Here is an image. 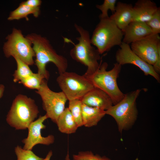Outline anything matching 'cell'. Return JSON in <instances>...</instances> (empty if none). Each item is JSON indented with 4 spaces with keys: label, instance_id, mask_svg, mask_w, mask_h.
<instances>
[{
    "label": "cell",
    "instance_id": "cell-1",
    "mask_svg": "<svg viewBox=\"0 0 160 160\" xmlns=\"http://www.w3.org/2000/svg\"><path fill=\"white\" fill-rule=\"evenodd\" d=\"M25 36L33 45L36 57L34 63L38 68V73L48 80L49 74L46 69V65L49 62L55 65L59 74L66 71L68 67L67 59L56 52L46 37L34 33L28 34Z\"/></svg>",
    "mask_w": 160,
    "mask_h": 160
},
{
    "label": "cell",
    "instance_id": "cell-2",
    "mask_svg": "<svg viewBox=\"0 0 160 160\" xmlns=\"http://www.w3.org/2000/svg\"><path fill=\"white\" fill-rule=\"evenodd\" d=\"M74 26L79 36L76 38L78 42L71 50L70 55L73 60L87 67V70L84 75L92 74L100 66L98 61L100 54L92 45L89 31L76 24Z\"/></svg>",
    "mask_w": 160,
    "mask_h": 160
},
{
    "label": "cell",
    "instance_id": "cell-3",
    "mask_svg": "<svg viewBox=\"0 0 160 160\" xmlns=\"http://www.w3.org/2000/svg\"><path fill=\"white\" fill-rule=\"evenodd\" d=\"M38 108L34 100L19 94L13 100L7 116V124L16 130H24L37 117Z\"/></svg>",
    "mask_w": 160,
    "mask_h": 160
},
{
    "label": "cell",
    "instance_id": "cell-4",
    "mask_svg": "<svg viewBox=\"0 0 160 160\" xmlns=\"http://www.w3.org/2000/svg\"><path fill=\"white\" fill-rule=\"evenodd\" d=\"M108 66L107 63L104 62L100 64L99 68L93 74L83 75L91 82L95 87L106 93L114 105L120 101L125 95L119 89L117 81L121 65L116 63L113 68L109 71L107 70Z\"/></svg>",
    "mask_w": 160,
    "mask_h": 160
},
{
    "label": "cell",
    "instance_id": "cell-5",
    "mask_svg": "<svg viewBox=\"0 0 160 160\" xmlns=\"http://www.w3.org/2000/svg\"><path fill=\"white\" fill-rule=\"evenodd\" d=\"M141 91L137 89L125 94L120 101L105 111L106 114L114 119L121 133L131 128L137 119L138 113L136 100Z\"/></svg>",
    "mask_w": 160,
    "mask_h": 160
},
{
    "label": "cell",
    "instance_id": "cell-6",
    "mask_svg": "<svg viewBox=\"0 0 160 160\" xmlns=\"http://www.w3.org/2000/svg\"><path fill=\"white\" fill-rule=\"evenodd\" d=\"M100 20L91 37V42L102 54L116 46H120L124 33L109 17Z\"/></svg>",
    "mask_w": 160,
    "mask_h": 160
},
{
    "label": "cell",
    "instance_id": "cell-7",
    "mask_svg": "<svg viewBox=\"0 0 160 160\" xmlns=\"http://www.w3.org/2000/svg\"><path fill=\"white\" fill-rule=\"evenodd\" d=\"M3 46L5 56L17 58L29 65L34 63V52L31 41L25 37L21 31L14 28L11 34L6 37Z\"/></svg>",
    "mask_w": 160,
    "mask_h": 160
},
{
    "label": "cell",
    "instance_id": "cell-8",
    "mask_svg": "<svg viewBox=\"0 0 160 160\" xmlns=\"http://www.w3.org/2000/svg\"><path fill=\"white\" fill-rule=\"evenodd\" d=\"M56 81L62 92L68 101L80 100L94 86L84 75L66 71L61 73Z\"/></svg>",
    "mask_w": 160,
    "mask_h": 160
},
{
    "label": "cell",
    "instance_id": "cell-9",
    "mask_svg": "<svg viewBox=\"0 0 160 160\" xmlns=\"http://www.w3.org/2000/svg\"><path fill=\"white\" fill-rule=\"evenodd\" d=\"M36 92L41 97L46 115L56 123L65 108V104L68 100L65 96L62 91L56 92L52 90L45 79L43 80L40 88Z\"/></svg>",
    "mask_w": 160,
    "mask_h": 160
},
{
    "label": "cell",
    "instance_id": "cell-10",
    "mask_svg": "<svg viewBox=\"0 0 160 160\" xmlns=\"http://www.w3.org/2000/svg\"><path fill=\"white\" fill-rule=\"evenodd\" d=\"M130 47L138 56L153 66L160 54V36L152 33L132 43Z\"/></svg>",
    "mask_w": 160,
    "mask_h": 160
},
{
    "label": "cell",
    "instance_id": "cell-11",
    "mask_svg": "<svg viewBox=\"0 0 160 160\" xmlns=\"http://www.w3.org/2000/svg\"><path fill=\"white\" fill-rule=\"evenodd\" d=\"M117 51L115 59L117 63L121 66L126 64H132L139 68L145 76L151 75L159 82L160 81L159 75L154 71L152 65L143 60L131 49L129 44L123 42Z\"/></svg>",
    "mask_w": 160,
    "mask_h": 160
},
{
    "label": "cell",
    "instance_id": "cell-12",
    "mask_svg": "<svg viewBox=\"0 0 160 160\" xmlns=\"http://www.w3.org/2000/svg\"><path fill=\"white\" fill-rule=\"evenodd\" d=\"M47 119L45 114L40 116L29 125L27 128L28 129L27 137L22 141L24 144L23 148V149L32 150L36 145L40 144L48 145L54 143L55 139L53 135H50L44 137L41 134V130L46 127L43 123Z\"/></svg>",
    "mask_w": 160,
    "mask_h": 160
},
{
    "label": "cell",
    "instance_id": "cell-13",
    "mask_svg": "<svg viewBox=\"0 0 160 160\" xmlns=\"http://www.w3.org/2000/svg\"><path fill=\"white\" fill-rule=\"evenodd\" d=\"M82 104L106 111L113 105L110 97L102 90L94 87L80 100Z\"/></svg>",
    "mask_w": 160,
    "mask_h": 160
},
{
    "label": "cell",
    "instance_id": "cell-14",
    "mask_svg": "<svg viewBox=\"0 0 160 160\" xmlns=\"http://www.w3.org/2000/svg\"><path fill=\"white\" fill-rule=\"evenodd\" d=\"M122 42L129 44L152 33L146 23L133 21L123 31Z\"/></svg>",
    "mask_w": 160,
    "mask_h": 160
},
{
    "label": "cell",
    "instance_id": "cell-15",
    "mask_svg": "<svg viewBox=\"0 0 160 160\" xmlns=\"http://www.w3.org/2000/svg\"><path fill=\"white\" fill-rule=\"evenodd\" d=\"M133 7L131 4L118 2L115 12L110 18L123 32L133 20Z\"/></svg>",
    "mask_w": 160,
    "mask_h": 160
},
{
    "label": "cell",
    "instance_id": "cell-16",
    "mask_svg": "<svg viewBox=\"0 0 160 160\" xmlns=\"http://www.w3.org/2000/svg\"><path fill=\"white\" fill-rule=\"evenodd\" d=\"M156 4L151 0H138L133 7L132 21L146 23L158 8Z\"/></svg>",
    "mask_w": 160,
    "mask_h": 160
},
{
    "label": "cell",
    "instance_id": "cell-17",
    "mask_svg": "<svg viewBox=\"0 0 160 160\" xmlns=\"http://www.w3.org/2000/svg\"><path fill=\"white\" fill-rule=\"evenodd\" d=\"M83 126L89 127L96 126L106 114L105 111L82 103Z\"/></svg>",
    "mask_w": 160,
    "mask_h": 160
},
{
    "label": "cell",
    "instance_id": "cell-18",
    "mask_svg": "<svg viewBox=\"0 0 160 160\" xmlns=\"http://www.w3.org/2000/svg\"><path fill=\"white\" fill-rule=\"evenodd\" d=\"M59 130L68 134L75 133L79 127L68 108H65L56 123Z\"/></svg>",
    "mask_w": 160,
    "mask_h": 160
},
{
    "label": "cell",
    "instance_id": "cell-19",
    "mask_svg": "<svg viewBox=\"0 0 160 160\" xmlns=\"http://www.w3.org/2000/svg\"><path fill=\"white\" fill-rule=\"evenodd\" d=\"M40 13V7H33L20 3L18 7L11 12L8 20H13L25 18L28 20V16L29 15L32 14L34 17H37Z\"/></svg>",
    "mask_w": 160,
    "mask_h": 160
},
{
    "label": "cell",
    "instance_id": "cell-20",
    "mask_svg": "<svg viewBox=\"0 0 160 160\" xmlns=\"http://www.w3.org/2000/svg\"><path fill=\"white\" fill-rule=\"evenodd\" d=\"M14 59L16 63L17 68L13 75V81L16 83L27 78L33 73L29 65L17 58Z\"/></svg>",
    "mask_w": 160,
    "mask_h": 160
},
{
    "label": "cell",
    "instance_id": "cell-21",
    "mask_svg": "<svg viewBox=\"0 0 160 160\" xmlns=\"http://www.w3.org/2000/svg\"><path fill=\"white\" fill-rule=\"evenodd\" d=\"M82 103L80 100L69 101L68 108L79 127L83 126Z\"/></svg>",
    "mask_w": 160,
    "mask_h": 160
},
{
    "label": "cell",
    "instance_id": "cell-22",
    "mask_svg": "<svg viewBox=\"0 0 160 160\" xmlns=\"http://www.w3.org/2000/svg\"><path fill=\"white\" fill-rule=\"evenodd\" d=\"M44 79H45L42 75L38 73H33L29 76L18 83L22 84L27 88L32 89H35L37 90L40 88Z\"/></svg>",
    "mask_w": 160,
    "mask_h": 160
},
{
    "label": "cell",
    "instance_id": "cell-23",
    "mask_svg": "<svg viewBox=\"0 0 160 160\" xmlns=\"http://www.w3.org/2000/svg\"><path fill=\"white\" fill-rule=\"evenodd\" d=\"M15 152L17 160H43V159L36 155L31 150L23 149L18 145L15 147Z\"/></svg>",
    "mask_w": 160,
    "mask_h": 160
},
{
    "label": "cell",
    "instance_id": "cell-24",
    "mask_svg": "<svg viewBox=\"0 0 160 160\" xmlns=\"http://www.w3.org/2000/svg\"><path fill=\"white\" fill-rule=\"evenodd\" d=\"M116 2V0H104L102 4L96 5V8L100 10L101 12L99 15L100 19L109 17L108 15V11L109 10L113 13L114 12Z\"/></svg>",
    "mask_w": 160,
    "mask_h": 160
},
{
    "label": "cell",
    "instance_id": "cell-25",
    "mask_svg": "<svg viewBox=\"0 0 160 160\" xmlns=\"http://www.w3.org/2000/svg\"><path fill=\"white\" fill-rule=\"evenodd\" d=\"M73 160H111L105 156H101L98 154H94L91 151H81L77 154H73Z\"/></svg>",
    "mask_w": 160,
    "mask_h": 160
},
{
    "label": "cell",
    "instance_id": "cell-26",
    "mask_svg": "<svg viewBox=\"0 0 160 160\" xmlns=\"http://www.w3.org/2000/svg\"><path fill=\"white\" fill-rule=\"evenodd\" d=\"M146 23L151 29L153 33L159 34L160 33V7L152 18Z\"/></svg>",
    "mask_w": 160,
    "mask_h": 160
},
{
    "label": "cell",
    "instance_id": "cell-27",
    "mask_svg": "<svg viewBox=\"0 0 160 160\" xmlns=\"http://www.w3.org/2000/svg\"><path fill=\"white\" fill-rule=\"evenodd\" d=\"M41 3L42 1L40 0H27L20 3L30 7H40Z\"/></svg>",
    "mask_w": 160,
    "mask_h": 160
},
{
    "label": "cell",
    "instance_id": "cell-28",
    "mask_svg": "<svg viewBox=\"0 0 160 160\" xmlns=\"http://www.w3.org/2000/svg\"><path fill=\"white\" fill-rule=\"evenodd\" d=\"M53 154L52 151L50 150L49 151L45 158L43 159V160H50Z\"/></svg>",
    "mask_w": 160,
    "mask_h": 160
},
{
    "label": "cell",
    "instance_id": "cell-29",
    "mask_svg": "<svg viewBox=\"0 0 160 160\" xmlns=\"http://www.w3.org/2000/svg\"><path fill=\"white\" fill-rule=\"evenodd\" d=\"M5 87L4 85L0 84V99L2 97L4 91Z\"/></svg>",
    "mask_w": 160,
    "mask_h": 160
},
{
    "label": "cell",
    "instance_id": "cell-30",
    "mask_svg": "<svg viewBox=\"0 0 160 160\" xmlns=\"http://www.w3.org/2000/svg\"><path fill=\"white\" fill-rule=\"evenodd\" d=\"M65 160H71L68 152L67 153L66 156Z\"/></svg>",
    "mask_w": 160,
    "mask_h": 160
}]
</instances>
